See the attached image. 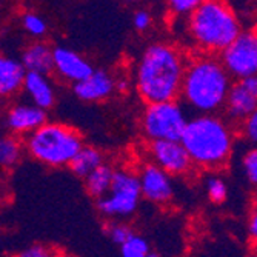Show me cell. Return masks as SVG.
<instances>
[{"label": "cell", "mask_w": 257, "mask_h": 257, "mask_svg": "<svg viewBox=\"0 0 257 257\" xmlns=\"http://www.w3.org/2000/svg\"><path fill=\"white\" fill-rule=\"evenodd\" d=\"M14 257H60L57 251L48 245H42V243H34L25 249L19 251Z\"/></svg>", "instance_id": "obj_26"}, {"label": "cell", "mask_w": 257, "mask_h": 257, "mask_svg": "<svg viewBox=\"0 0 257 257\" xmlns=\"http://www.w3.org/2000/svg\"><path fill=\"white\" fill-rule=\"evenodd\" d=\"M186 60L174 45L157 42L144 51L136 71L139 96L147 105L177 100Z\"/></svg>", "instance_id": "obj_1"}, {"label": "cell", "mask_w": 257, "mask_h": 257, "mask_svg": "<svg viewBox=\"0 0 257 257\" xmlns=\"http://www.w3.org/2000/svg\"><path fill=\"white\" fill-rule=\"evenodd\" d=\"M120 252L122 257H148L151 254L148 242L137 234H133L125 243L120 245Z\"/></svg>", "instance_id": "obj_22"}, {"label": "cell", "mask_w": 257, "mask_h": 257, "mask_svg": "<svg viewBox=\"0 0 257 257\" xmlns=\"http://www.w3.org/2000/svg\"><path fill=\"white\" fill-rule=\"evenodd\" d=\"M142 199L137 174L128 170H114L109 191L97 200V209L106 217L131 216Z\"/></svg>", "instance_id": "obj_7"}, {"label": "cell", "mask_w": 257, "mask_h": 257, "mask_svg": "<svg viewBox=\"0 0 257 257\" xmlns=\"http://www.w3.org/2000/svg\"><path fill=\"white\" fill-rule=\"evenodd\" d=\"M74 94L83 102H100L108 99L114 91V79L103 69H94L89 77L74 83Z\"/></svg>", "instance_id": "obj_14"}, {"label": "cell", "mask_w": 257, "mask_h": 257, "mask_svg": "<svg viewBox=\"0 0 257 257\" xmlns=\"http://www.w3.org/2000/svg\"><path fill=\"white\" fill-rule=\"evenodd\" d=\"M105 163V157L102 154L100 150L94 148V147H82L79 150V153L74 156V159L69 162V168L71 171L79 176V177H86L88 174H91L96 168H99L100 165Z\"/></svg>", "instance_id": "obj_18"}, {"label": "cell", "mask_w": 257, "mask_h": 257, "mask_svg": "<svg viewBox=\"0 0 257 257\" xmlns=\"http://www.w3.org/2000/svg\"><path fill=\"white\" fill-rule=\"evenodd\" d=\"M22 25L27 33H30L33 37H43L48 27L43 17H40L36 13H25L22 17Z\"/></svg>", "instance_id": "obj_24"}, {"label": "cell", "mask_w": 257, "mask_h": 257, "mask_svg": "<svg viewBox=\"0 0 257 257\" xmlns=\"http://www.w3.org/2000/svg\"><path fill=\"white\" fill-rule=\"evenodd\" d=\"M53 63L54 73H57L62 79L73 83L85 80L94 71L91 63L86 62L80 54L68 48H62V46L53 50Z\"/></svg>", "instance_id": "obj_13"}, {"label": "cell", "mask_w": 257, "mask_h": 257, "mask_svg": "<svg viewBox=\"0 0 257 257\" xmlns=\"http://www.w3.org/2000/svg\"><path fill=\"white\" fill-rule=\"evenodd\" d=\"M231 79L254 77L257 73V36L254 30L242 31L217 57Z\"/></svg>", "instance_id": "obj_8"}, {"label": "cell", "mask_w": 257, "mask_h": 257, "mask_svg": "<svg viewBox=\"0 0 257 257\" xmlns=\"http://www.w3.org/2000/svg\"><path fill=\"white\" fill-rule=\"evenodd\" d=\"M23 89L33 100V105L46 111L56 103V91L46 76L27 73L23 79Z\"/></svg>", "instance_id": "obj_16"}, {"label": "cell", "mask_w": 257, "mask_h": 257, "mask_svg": "<svg viewBox=\"0 0 257 257\" xmlns=\"http://www.w3.org/2000/svg\"><path fill=\"white\" fill-rule=\"evenodd\" d=\"M112 174H114V170H112V167L108 165V163H103V165L96 168L91 174H88L85 177V188H86L88 194L92 196L96 200L106 196V193L109 191V186H111Z\"/></svg>", "instance_id": "obj_19"}, {"label": "cell", "mask_w": 257, "mask_h": 257, "mask_svg": "<svg viewBox=\"0 0 257 257\" xmlns=\"http://www.w3.org/2000/svg\"><path fill=\"white\" fill-rule=\"evenodd\" d=\"M242 165H243V173H245L246 180L251 185H255L257 183V151L254 148L245 153Z\"/></svg>", "instance_id": "obj_25"}, {"label": "cell", "mask_w": 257, "mask_h": 257, "mask_svg": "<svg viewBox=\"0 0 257 257\" xmlns=\"http://www.w3.org/2000/svg\"><path fill=\"white\" fill-rule=\"evenodd\" d=\"M225 112L231 122L242 123L257 109V79L246 77L232 82L225 99Z\"/></svg>", "instance_id": "obj_9"}, {"label": "cell", "mask_w": 257, "mask_h": 257, "mask_svg": "<svg viewBox=\"0 0 257 257\" xmlns=\"http://www.w3.org/2000/svg\"><path fill=\"white\" fill-rule=\"evenodd\" d=\"M105 234L114 242V243H125L133 234L134 231L130 225L119 222V220H108L105 223Z\"/></svg>", "instance_id": "obj_23"}, {"label": "cell", "mask_w": 257, "mask_h": 257, "mask_svg": "<svg viewBox=\"0 0 257 257\" xmlns=\"http://www.w3.org/2000/svg\"><path fill=\"white\" fill-rule=\"evenodd\" d=\"M27 71L19 60L0 57V99L11 97L22 89Z\"/></svg>", "instance_id": "obj_17"}, {"label": "cell", "mask_w": 257, "mask_h": 257, "mask_svg": "<svg viewBox=\"0 0 257 257\" xmlns=\"http://www.w3.org/2000/svg\"><path fill=\"white\" fill-rule=\"evenodd\" d=\"M248 232L252 239H255V236H257V214L255 213L251 216V219L248 222Z\"/></svg>", "instance_id": "obj_30"}, {"label": "cell", "mask_w": 257, "mask_h": 257, "mask_svg": "<svg viewBox=\"0 0 257 257\" xmlns=\"http://www.w3.org/2000/svg\"><path fill=\"white\" fill-rule=\"evenodd\" d=\"M150 151L154 165L168 176H182L193 168V163L180 142H171V140L151 142Z\"/></svg>", "instance_id": "obj_10"}, {"label": "cell", "mask_w": 257, "mask_h": 257, "mask_svg": "<svg viewBox=\"0 0 257 257\" xmlns=\"http://www.w3.org/2000/svg\"><path fill=\"white\" fill-rule=\"evenodd\" d=\"M23 142L13 136H2L0 137V170H10L16 167L23 156Z\"/></svg>", "instance_id": "obj_20"}, {"label": "cell", "mask_w": 257, "mask_h": 257, "mask_svg": "<svg viewBox=\"0 0 257 257\" xmlns=\"http://www.w3.org/2000/svg\"><path fill=\"white\" fill-rule=\"evenodd\" d=\"M128 86H130V82L126 79H119V80L114 79V89H117L119 92H125Z\"/></svg>", "instance_id": "obj_31"}, {"label": "cell", "mask_w": 257, "mask_h": 257, "mask_svg": "<svg viewBox=\"0 0 257 257\" xmlns=\"http://www.w3.org/2000/svg\"><path fill=\"white\" fill-rule=\"evenodd\" d=\"M206 194L209 202L216 205H222L228 199V185L219 176H211L206 180Z\"/></svg>", "instance_id": "obj_21"}, {"label": "cell", "mask_w": 257, "mask_h": 257, "mask_svg": "<svg viewBox=\"0 0 257 257\" xmlns=\"http://www.w3.org/2000/svg\"><path fill=\"white\" fill-rule=\"evenodd\" d=\"M188 122L183 106L177 100L147 105L142 115V131L151 140L179 142Z\"/></svg>", "instance_id": "obj_6"}, {"label": "cell", "mask_w": 257, "mask_h": 257, "mask_svg": "<svg viewBox=\"0 0 257 257\" xmlns=\"http://www.w3.org/2000/svg\"><path fill=\"white\" fill-rule=\"evenodd\" d=\"M148 257H159V255H157V254H150Z\"/></svg>", "instance_id": "obj_32"}, {"label": "cell", "mask_w": 257, "mask_h": 257, "mask_svg": "<svg viewBox=\"0 0 257 257\" xmlns=\"http://www.w3.org/2000/svg\"><path fill=\"white\" fill-rule=\"evenodd\" d=\"M133 23L137 31H147L153 23V16L147 10H137L133 17Z\"/></svg>", "instance_id": "obj_29"}, {"label": "cell", "mask_w": 257, "mask_h": 257, "mask_svg": "<svg viewBox=\"0 0 257 257\" xmlns=\"http://www.w3.org/2000/svg\"><path fill=\"white\" fill-rule=\"evenodd\" d=\"M46 111L33 103H19L8 109L5 123L13 136H30L46 123Z\"/></svg>", "instance_id": "obj_12"}, {"label": "cell", "mask_w": 257, "mask_h": 257, "mask_svg": "<svg viewBox=\"0 0 257 257\" xmlns=\"http://www.w3.org/2000/svg\"><path fill=\"white\" fill-rule=\"evenodd\" d=\"M139 186H140V196L153 203H168L173 199L174 190L171 177L162 171L154 163H145L137 174Z\"/></svg>", "instance_id": "obj_11"}, {"label": "cell", "mask_w": 257, "mask_h": 257, "mask_svg": "<svg viewBox=\"0 0 257 257\" xmlns=\"http://www.w3.org/2000/svg\"><path fill=\"white\" fill-rule=\"evenodd\" d=\"M179 142L193 165L205 170H219L231 157L234 134L220 115L203 114L188 119Z\"/></svg>", "instance_id": "obj_3"}, {"label": "cell", "mask_w": 257, "mask_h": 257, "mask_svg": "<svg viewBox=\"0 0 257 257\" xmlns=\"http://www.w3.org/2000/svg\"><path fill=\"white\" fill-rule=\"evenodd\" d=\"M240 128H242V133L246 137V140H249L251 144H255V140H257V114H252L248 119H245L240 123Z\"/></svg>", "instance_id": "obj_28"}, {"label": "cell", "mask_w": 257, "mask_h": 257, "mask_svg": "<svg viewBox=\"0 0 257 257\" xmlns=\"http://www.w3.org/2000/svg\"><path fill=\"white\" fill-rule=\"evenodd\" d=\"M200 0H171L168 4L170 11L179 17H186L191 16V13L197 8Z\"/></svg>", "instance_id": "obj_27"}, {"label": "cell", "mask_w": 257, "mask_h": 257, "mask_svg": "<svg viewBox=\"0 0 257 257\" xmlns=\"http://www.w3.org/2000/svg\"><path fill=\"white\" fill-rule=\"evenodd\" d=\"M188 31L203 54H220L243 31L240 20L228 4L203 0L191 13Z\"/></svg>", "instance_id": "obj_4"}, {"label": "cell", "mask_w": 257, "mask_h": 257, "mask_svg": "<svg viewBox=\"0 0 257 257\" xmlns=\"http://www.w3.org/2000/svg\"><path fill=\"white\" fill-rule=\"evenodd\" d=\"M82 147L77 130L56 122H46L23 140V148L33 159L53 168L69 165Z\"/></svg>", "instance_id": "obj_5"}, {"label": "cell", "mask_w": 257, "mask_h": 257, "mask_svg": "<svg viewBox=\"0 0 257 257\" xmlns=\"http://www.w3.org/2000/svg\"><path fill=\"white\" fill-rule=\"evenodd\" d=\"M231 85L232 79L217 56L200 54L186 62L179 96L199 115L216 114L223 108Z\"/></svg>", "instance_id": "obj_2"}, {"label": "cell", "mask_w": 257, "mask_h": 257, "mask_svg": "<svg viewBox=\"0 0 257 257\" xmlns=\"http://www.w3.org/2000/svg\"><path fill=\"white\" fill-rule=\"evenodd\" d=\"M27 73H34L48 77L54 71L53 63V48L43 42H34L22 53L20 60Z\"/></svg>", "instance_id": "obj_15"}]
</instances>
